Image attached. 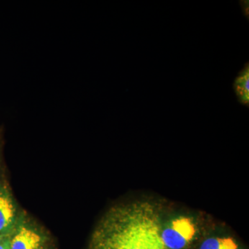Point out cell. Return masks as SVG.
Wrapping results in <instances>:
<instances>
[{"mask_svg":"<svg viewBox=\"0 0 249 249\" xmlns=\"http://www.w3.org/2000/svg\"><path fill=\"white\" fill-rule=\"evenodd\" d=\"M157 206L148 201L117 205L93 232L90 249H169L162 240Z\"/></svg>","mask_w":249,"mask_h":249,"instance_id":"1","label":"cell"},{"mask_svg":"<svg viewBox=\"0 0 249 249\" xmlns=\"http://www.w3.org/2000/svg\"><path fill=\"white\" fill-rule=\"evenodd\" d=\"M38 249H43V248H39Z\"/></svg>","mask_w":249,"mask_h":249,"instance_id":"8","label":"cell"},{"mask_svg":"<svg viewBox=\"0 0 249 249\" xmlns=\"http://www.w3.org/2000/svg\"><path fill=\"white\" fill-rule=\"evenodd\" d=\"M0 239H1V238H0Z\"/></svg>","mask_w":249,"mask_h":249,"instance_id":"9","label":"cell"},{"mask_svg":"<svg viewBox=\"0 0 249 249\" xmlns=\"http://www.w3.org/2000/svg\"><path fill=\"white\" fill-rule=\"evenodd\" d=\"M196 229L191 219L180 218L173 221L169 227L162 231L161 237L167 248L181 249L191 242Z\"/></svg>","mask_w":249,"mask_h":249,"instance_id":"2","label":"cell"},{"mask_svg":"<svg viewBox=\"0 0 249 249\" xmlns=\"http://www.w3.org/2000/svg\"><path fill=\"white\" fill-rule=\"evenodd\" d=\"M200 249H237V245L232 238H209L205 240Z\"/></svg>","mask_w":249,"mask_h":249,"instance_id":"6","label":"cell"},{"mask_svg":"<svg viewBox=\"0 0 249 249\" xmlns=\"http://www.w3.org/2000/svg\"><path fill=\"white\" fill-rule=\"evenodd\" d=\"M14 218L12 201L4 194L0 193V233L11 225Z\"/></svg>","mask_w":249,"mask_h":249,"instance_id":"5","label":"cell"},{"mask_svg":"<svg viewBox=\"0 0 249 249\" xmlns=\"http://www.w3.org/2000/svg\"><path fill=\"white\" fill-rule=\"evenodd\" d=\"M42 238L37 232L28 228L22 227L10 241L11 249H38Z\"/></svg>","mask_w":249,"mask_h":249,"instance_id":"3","label":"cell"},{"mask_svg":"<svg viewBox=\"0 0 249 249\" xmlns=\"http://www.w3.org/2000/svg\"><path fill=\"white\" fill-rule=\"evenodd\" d=\"M233 89L237 101L242 106H249V65L246 63L239 72L233 83Z\"/></svg>","mask_w":249,"mask_h":249,"instance_id":"4","label":"cell"},{"mask_svg":"<svg viewBox=\"0 0 249 249\" xmlns=\"http://www.w3.org/2000/svg\"><path fill=\"white\" fill-rule=\"evenodd\" d=\"M0 249H11L9 240H1L0 239Z\"/></svg>","mask_w":249,"mask_h":249,"instance_id":"7","label":"cell"}]
</instances>
